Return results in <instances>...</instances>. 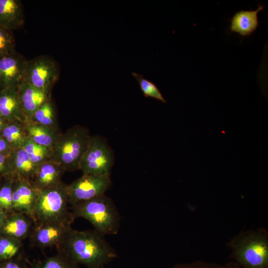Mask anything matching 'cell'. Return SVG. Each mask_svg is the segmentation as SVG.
<instances>
[{
	"instance_id": "obj_7",
	"label": "cell",
	"mask_w": 268,
	"mask_h": 268,
	"mask_svg": "<svg viewBox=\"0 0 268 268\" xmlns=\"http://www.w3.org/2000/svg\"><path fill=\"white\" fill-rule=\"evenodd\" d=\"M60 72V66L53 57L40 55L27 60L22 80L40 89L51 91Z\"/></svg>"
},
{
	"instance_id": "obj_21",
	"label": "cell",
	"mask_w": 268,
	"mask_h": 268,
	"mask_svg": "<svg viewBox=\"0 0 268 268\" xmlns=\"http://www.w3.org/2000/svg\"><path fill=\"white\" fill-rule=\"evenodd\" d=\"M30 268H79V265L62 251L52 256L33 262Z\"/></svg>"
},
{
	"instance_id": "obj_22",
	"label": "cell",
	"mask_w": 268,
	"mask_h": 268,
	"mask_svg": "<svg viewBox=\"0 0 268 268\" xmlns=\"http://www.w3.org/2000/svg\"><path fill=\"white\" fill-rule=\"evenodd\" d=\"M30 121L59 130L56 110L51 99L44 103L34 113Z\"/></svg>"
},
{
	"instance_id": "obj_19",
	"label": "cell",
	"mask_w": 268,
	"mask_h": 268,
	"mask_svg": "<svg viewBox=\"0 0 268 268\" xmlns=\"http://www.w3.org/2000/svg\"><path fill=\"white\" fill-rule=\"evenodd\" d=\"M27 136L32 141L52 149L61 133L59 130L28 121L25 124Z\"/></svg>"
},
{
	"instance_id": "obj_10",
	"label": "cell",
	"mask_w": 268,
	"mask_h": 268,
	"mask_svg": "<svg viewBox=\"0 0 268 268\" xmlns=\"http://www.w3.org/2000/svg\"><path fill=\"white\" fill-rule=\"evenodd\" d=\"M26 61L17 52L0 58V89L18 85L22 81Z\"/></svg>"
},
{
	"instance_id": "obj_31",
	"label": "cell",
	"mask_w": 268,
	"mask_h": 268,
	"mask_svg": "<svg viewBox=\"0 0 268 268\" xmlns=\"http://www.w3.org/2000/svg\"><path fill=\"white\" fill-rule=\"evenodd\" d=\"M13 150L6 140L0 135V153L8 157Z\"/></svg>"
},
{
	"instance_id": "obj_2",
	"label": "cell",
	"mask_w": 268,
	"mask_h": 268,
	"mask_svg": "<svg viewBox=\"0 0 268 268\" xmlns=\"http://www.w3.org/2000/svg\"><path fill=\"white\" fill-rule=\"evenodd\" d=\"M240 268H268V233L261 228L242 230L226 243Z\"/></svg>"
},
{
	"instance_id": "obj_25",
	"label": "cell",
	"mask_w": 268,
	"mask_h": 268,
	"mask_svg": "<svg viewBox=\"0 0 268 268\" xmlns=\"http://www.w3.org/2000/svg\"><path fill=\"white\" fill-rule=\"evenodd\" d=\"M4 178V182L0 187V210H10L12 207V189L14 177L8 175Z\"/></svg>"
},
{
	"instance_id": "obj_28",
	"label": "cell",
	"mask_w": 268,
	"mask_h": 268,
	"mask_svg": "<svg viewBox=\"0 0 268 268\" xmlns=\"http://www.w3.org/2000/svg\"><path fill=\"white\" fill-rule=\"evenodd\" d=\"M0 268H29L28 261L22 253L17 257L3 262Z\"/></svg>"
},
{
	"instance_id": "obj_13",
	"label": "cell",
	"mask_w": 268,
	"mask_h": 268,
	"mask_svg": "<svg viewBox=\"0 0 268 268\" xmlns=\"http://www.w3.org/2000/svg\"><path fill=\"white\" fill-rule=\"evenodd\" d=\"M0 115L7 122L28 121L20 103L17 87L0 89Z\"/></svg>"
},
{
	"instance_id": "obj_30",
	"label": "cell",
	"mask_w": 268,
	"mask_h": 268,
	"mask_svg": "<svg viewBox=\"0 0 268 268\" xmlns=\"http://www.w3.org/2000/svg\"><path fill=\"white\" fill-rule=\"evenodd\" d=\"M10 175V169L8 157L0 153V177Z\"/></svg>"
},
{
	"instance_id": "obj_4",
	"label": "cell",
	"mask_w": 268,
	"mask_h": 268,
	"mask_svg": "<svg viewBox=\"0 0 268 268\" xmlns=\"http://www.w3.org/2000/svg\"><path fill=\"white\" fill-rule=\"evenodd\" d=\"M89 130L75 125L61 134L51 149L50 160L66 171L79 170L81 159L89 144Z\"/></svg>"
},
{
	"instance_id": "obj_15",
	"label": "cell",
	"mask_w": 268,
	"mask_h": 268,
	"mask_svg": "<svg viewBox=\"0 0 268 268\" xmlns=\"http://www.w3.org/2000/svg\"><path fill=\"white\" fill-rule=\"evenodd\" d=\"M64 172L58 164L49 160L38 166L31 182L38 190L54 187L62 183Z\"/></svg>"
},
{
	"instance_id": "obj_34",
	"label": "cell",
	"mask_w": 268,
	"mask_h": 268,
	"mask_svg": "<svg viewBox=\"0 0 268 268\" xmlns=\"http://www.w3.org/2000/svg\"><path fill=\"white\" fill-rule=\"evenodd\" d=\"M108 268L105 267V268Z\"/></svg>"
},
{
	"instance_id": "obj_17",
	"label": "cell",
	"mask_w": 268,
	"mask_h": 268,
	"mask_svg": "<svg viewBox=\"0 0 268 268\" xmlns=\"http://www.w3.org/2000/svg\"><path fill=\"white\" fill-rule=\"evenodd\" d=\"M8 159L10 175L14 178L32 180L38 166L22 148L14 149Z\"/></svg>"
},
{
	"instance_id": "obj_16",
	"label": "cell",
	"mask_w": 268,
	"mask_h": 268,
	"mask_svg": "<svg viewBox=\"0 0 268 268\" xmlns=\"http://www.w3.org/2000/svg\"><path fill=\"white\" fill-rule=\"evenodd\" d=\"M24 22L22 2L19 0H0V27L13 31Z\"/></svg>"
},
{
	"instance_id": "obj_11",
	"label": "cell",
	"mask_w": 268,
	"mask_h": 268,
	"mask_svg": "<svg viewBox=\"0 0 268 268\" xmlns=\"http://www.w3.org/2000/svg\"><path fill=\"white\" fill-rule=\"evenodd\" d=\"M38 193L39 190L34 187L31 181L14 178L12 210L25 213L31 217Z\"/></svg>"
},
{
	"instance_id": "obj_1",
	"label": "cell",
	"mask_w": 268,
	"mask_h": 268,
	"mask_svg": "<svg viewBox=\"0 0 268 268\" xmlns=\"http://www.w3.org/2000/svg\"><path fill=\"white\" fill-rule=\"evenodd\" d=\"M58 248L77 264L87 268H103L118 258L105 236L94 229L80 231L71 227Z\"/></svg>"
},
{
	"instance_id": "obj_23",
	"label": "cell",
	"mask_w": 268,
	"mask_h": 268,
	"mask_svg": "<svg viewBox=\"0 0 268 268\" xmlns=\"http://www.w3.org/2000/svg\"><path fill=\"white\" fill-rule=\"evenodd\" d=\"M22 241L3 236L0 237V262L13 259L22 253Z\"/></svg>"
},
{
	"instance_id": "obj_18",
	"label": "cell",
	"mask_w": 268,
	"mask_h": 268,
	"mask_svg": "<svg viewBox=\"0 0 268 268\" xmlns=\"http://www.w3.org/2000/svg\"><path fill=\"white\" fill-rule=\"evenodd\" d=\"M264 8L260 5L255 10H240L235 13L231 20V31L242 36L251 35L259 26L258 14Z\"/></svg>"
},
{
	"instance_id": "obj_26",
	"label": "cell",
	"mask_w": 268,
	"mask_h": 268,
	"mask_svg": "<svg viewBox=\"0 0 268 268\" xmlns=\"http://www.w3.org/2000/svg\"><path fill=\"white\" fill-rule=\"evenodd\" d=\"M15 46L13 32L0 27V58L16 52Z\"/></svg>"
},
{
	"instance_id": "obj_5",
	"label": "cell",
	"mask_w": 268,
	"mask_h": 268,
	"mask_svg": "<svg viewBox=\"0 0 268 268\" xmlns=\"http://www.w3.org/2000/svg\"><path fill=\"white\" fill-rule=\"evenodd\" d=\"M68 203L67 185L63 182L56 187L39 190L31 217L34 224L46 222L72 223Z\"/></svg>"
},
{
	"instance_id": "obj_6",
	"label": "cell",
	"mask_w": 268,
	"mask_h": 268,
	"mask_svg": "<svg viewBox=\"0 0 268 268\" xmlns=\"http://www.w3.org/2000/svg\"><path fill=\"white\" fill-rule=\"evenodd\" d=\"M114 164V152L106 138L92 135L79 170L82 174L110 175Z\"/></svg>"
},
{
	"instance_id": "obj_27",
	"label": "cell",
	"mask_w": 268,
	"mask_h": 268,
	"mask_svg": "<svg viewBox=\"0 0 268 268\" xmlns=\"http://www.w3.org/2000/svg\"><path fill=\"white\" fill-rule=\"evenodd\" d=\"M170 268H240L234 262L221 265L212 262L196 261L188 263L176 264Z\"/></svg>"
},
{
	"instance_id": "obj_29",
	"label": "cell",
	"mask_w": 268,
	"mask_h": 268,
	"mask_svg": "<svg viewBox=\"0 0 268 268\" xmlns=\"http://www.w3.org/2000/svg\"><path fill=\"white\" fill-rule=\"evenodd\" d=\"M22 148L29 156L47 149H50L36 143L28 137L24 143Z\"/></svg>"
},
{
	"instance_id": "obj_8",
	"label": "cell",
	"mask_w": 268,
	"mask_h": 268,
	"mask_svg": "<svg viewBox=\"0 0 268 268\" xmlns=\"http://www.w3.org/2000/svg\"><path fill=\"white\" fill-rule=\"evenodd\" d=\"M111 185L110 175L82 174L67 185L69 203L72 206L104 195Z\"/></svg>"
},
{
	"instance_id": "obj_24",
	"label": "cell",
	"mask_w": 268,
	"mask_h": 268,
	"mask_svg": "<svg viewBox=\"0 0 268 268\" xmlns=\"http://www.w3.org/2000/svg\"><path fill=\"white\" fill-rule=\"evenodd\" d=\"M132 74L138 81L139 88L145 97H150L164 103H167L166 100L162 96L159 88L155 83L144 78L143 75L135 72H133Z\"/></svg>"
},
{
	"instance_id": "obj_14",
	"label": "cell",
	"mask_w": 268,
	"mask_h": 268,
	"mask_svg": "<svg viewBox=\"0 0 268 268\" xmlns=\"http://www.w3.org/2000/svg\"><path fill=\"white\" fill-rule=\"evenodd\" d=\"M14 211L6 217L0 231L4 236L22 241L30 236L34 222L29 215Z\"/></svg>"
},
{
	"instance_id": "obj_9",
	"label": "cell",
	"mask_w": 268,
	"mask_h": 268,
	"mask_svg": "<svg viewBox=\"0 0 268 268\" xmlns=\"http://www.w3.org/2000/svg\"><path fill=\"white\" fill-rule=\"evenodd\" d=\"M71 223L67 222H46L34 224L29 238L32 244L45 248L57 247L62 243Z\"/></svg>"
},
{
	"instance_id": "obj_3",
	"label": "cell",
	"mask_w": 268,
	"mask_h": 268,
	"mask_svg": "<svg viewBox=\"0 0 268 268\" xmlns=\"http://www.w3.org/2000/svg\"><path fill=\"white\" fill-rule=\"evenodd\" d=\"M73 221L77 218L88 220L94 229L103 235L117 234L120 227V216L112 199L105 194L71 206Z\"/></svg>"
},
{
	"instance_id": "obj_12",
	"label": "cell",
	"mask_w": 268,
	"mask_h": 268,
	"mask_svg": "<svg viewBox=\"0 0 268 268\" xmlns=\"http://www.w3.org/2000/svg\"><path fill=\"white\" fill-rule=\"evenodd\" d=\"M17 90L23 113L28 121H30L34 113L51 99V91L40 89L23 80L17 86Z\"/></svg>"
},
{
	"instance_id": "obj_32",
	"label": "cell",
	"mask_w": 268,
	"mask_h": 268,
	"mask_svg": "<svg viewBox=\"0 0 268 268\" xmlns=\"http://www.w3.org/2000/svg\"><path fill=\"white\" fill-rule=\"evenodd\" d=\"M3 211H4L0 210V230L6 218V215Z\"/></svg>"
},
{
	"instance_id": "obj_33",
	"label": "cell",
	"mask_w": 268,
	"mask_h": 268,
	"mask_svg": "<svg viewBox=\"0 0 268 268\" xmlns=\"http://www.w3.org/2000/svg\"><path fill=\"white\" fill-rule=\"evenodd\" d=\"M1 178H2V177H1ZM1 185H0V187Z\"/></svg>"
},
{
	"instance_id": "obj_20",
	"label": "cell",
	"mask_w": 268,
	"mask_h": 268,
	"mask_svg": "<svg viewBox=\"0 0 268 268\" xmlns=\"http://www.w3.org/2000/svg\"><path fill=\"white\" fill-rule=\"evenodd\" d=\"M24 124L15 121L7 122L0 133L13 149L22 148L27 137Z\"/></svg>"
}]
</instances>
